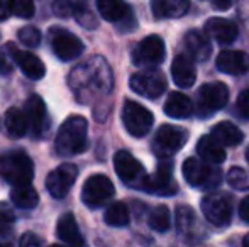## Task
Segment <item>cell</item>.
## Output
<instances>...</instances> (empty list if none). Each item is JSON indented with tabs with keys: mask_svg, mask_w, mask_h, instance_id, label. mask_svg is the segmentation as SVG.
Masks as SVG:
<instances>
[{
	"mask_svg": "<svg viewBox=\"0 0 249 247\" xmlns=\"http://www.w3.org/2000/svg\"><path fill=\"white\" fill-rule=\"evenodd\" d=\"M10 200H12V203L16 205L17 208L33 210V208H36V205L39 203V195L31 186V183H27V185L14 186L12 191H10Z\"/></svg>",
	"mask_w": 249,
	"mask_h": 247,
	"instance_id": "f1b7e54d",
	"label": "cell"
},
{
	"mask_svg": "<svg viewBox=\"0 0 249 247\" xmlns=\"http://www.w3.org/2000/svg\"><path fill=\"white\" fill-rule=\"evenodd\" d=\"M10 3V12L16 14L20 19H31L36 12L33 0H9Z\"/></svg>",
	"mask_w": 249,
	"mask_h": 247,
	"instance_id": "836d02e7",
	"label": "cell"
},
{
	"mask_svg": "<svg viewBox=\"0 0 249 247\" xmlns=\"http://www.w3.org/2000/svg\"><path fill=\"white\" fill-rule=\"evenodd\" d=\"M188 0H151V10L156 19H177L188 12Z\"/></svg>",
	"mask_w": 249,
	"mask_h": 247,
	"instance_id": "603a6c76",
	"label": "cell"
},
{
	"mask_svg": "<svg viewBox=\"0 0 249 247\" xmlns=\"http://www.w3.org/2000/svg\"><path fill=\"white\" fill-rule=\"evenodd\" d=\"M3 122H5V129H7V132H9V135H12V137H22L27 132V129H29L26 114L19 109L7 110Z\"/></svg>",
	"mask_w": 249,
	"mask_h": 247,
	"instance_id": "f546056e",
	"label": "cell"
},
{
	"mask_svg": "<svg viewBox=\"0 0 249 247\" xmlns=\"http://www.w3.org/2000/svg\"><path fill=\"white\" fill-rule=\"evenodd\" d=\"M16 224V215L7 203H0V235H10Z\"/></svg>",
	"mask_w": 249,
	"mask_h": 247,
	"instance_id": "e575fe53",
	"label": "cell"
},
{
	"mask_svg": "<svg viewBox=\"0 0 249 247\" xmlns=\"http://www.w3.org/2000/svg\"><path fill=\"white\" fill-rule=\"evenodd\" d=\"M234 0H212V7L215 10H227L231 9Z\"/></svg>",
	"mask_w": 249,
	"mask_h": 247,
	"instance_id": "b9f144b4",
	"label": "cell"
},
{
	"mask_svg": "<svg viewBox=\"0 0 249 247\" xmlns=\"http://www.w3.org/2000/svg\"><path fill=\"white\" fill-rule=\"evenodd\" d=\"M164 114L171 119H188L194 114V103L185 93L173 92L164 102Z\"/></svg>",
	"mask_w": 249,
	"mask_h": 247,
	"instance_id": "cb8c5ba5",
	"label": "cell"
},
{
	"mask_svg": "<svg viewBox=\"0 0 249 247\" xmlns=\"http://www.w3.org/2000/svg\"><path fill=\"white\" fill-rule=\"evenodd\" d=\"M175 218H177V231L180 235L185 237H192L197 235L195 232L200 231V225L197 220V215L188 205H178L177 212H175Z\"/></svg>",
	"mask_w": 249,
	"mask_h": 247,
	"instance_id": "4316f807",
	"label": "cell"
},
{
	"mask_svg": "<svg viewBox=\"0 0 249 247\" xmlns=\"http://www.w3.org/2000/svg\"><path fill=\"white\" fill-rule=\"evenodd\" d=\"M197 114L200 119H209L229 102V88L222 82L205 83L197 93Z\"/></svg>",
	"mask_w": 249,
	"mask_h": 247,
	"instance_id": "277c9868",
	"label": "cell"
},
{
	"mask_svg": "<svg viewBox=\"0 0 249 247\" xmlns=\"http://www.w3.org/2000/svg\"><path fill=\"white\" fill-rule=\"evenodd\" d=\"M239 217L244 224H249V195L239 203Z\"/></svg>",
	"mask_w": 249,
	"mask_h": 247,
	"instance_id": "ab89813d",
	"label": "cell"
},
{
	"mask_svg": "<svg viewBox=\"0 0 249 247\" xmlns=\"http://www.w3.org/2000/svg\"><path fill=\"white\" fill-rule=\"evenodd\" d=\"M114 168L117 176L122 180V183L132 186V188H139L142 178L146 176L144 166L127 151H119L114 156Z\"/></svg>",
	"mask_w": 249,
	"mask_h": 247,
	"instance_id": "7c38bea8",
	"label": "cell"
},
{
	"mask_svg": "<svg viewBox=\"0 0 249 247\" xmlns=\"http://www.w3.org/2000/svg\"><path fill=\"white\" fill-rule=\"evenodd\" d=\"M10 51H12V60L16 61V65L22 69V73L31 80H41L46 75V68H44L43 61L36 56V54L29 53V51H20L16 49L12 46V43L9 44Z\"/></svg>",
	"mask_w": 249,
	"mask_h": 247,
	"instance_id": "d6986e66",
	"label": "cell"
},
{
	"mask_svg": "<svg viewBox=\"0 0 249 247\" xmlns=\"http://www.w3.org/2000/svg\"><path fill=\"white\" fill-rule=\"evenodd\" d=\"M78 178V168L71 163L58 166L48 175L46 188L53 198H65Z\"/></svg>",
	"mask_w": 249,
	"mask_h": 247,
	"instance_id": "9a60e30c",
	"label": "cell"
},
{
	"mask_svg": "<svg viewBox=\"0 0 249 247\" xmlns=\"http://www.w3.org/2000/svg\"><path fill=\"white\" fill-rule=\"evenodd\" d=\"M246 159H248V163H249V148L246 149Z\"/></svg>",
	"mask_w": 249,
	"mask_h": 247,
	"instance_id": "ee69618b",
	"label": "cell"
},
{
	"mask_svg": "<svg viewBox=\"0 0 249 247\" xmlns=\"http://www.w3.org/2000/svg\"><path fill=\"white\" fill-rule=\"evenodd\" d=\"M115 193L114 183L105 175H93L82 188V201L89 208H99L105 205Z\"/></svg>",
	"mask_w": 249,
	"mask_h": 247,
	"instance_id": "9c48e42d",
	"label": "cell"
},
{
	"mask_svg": "<svg viewBox=\"0 0 249 247\" xmlns=\"http://www.w3.org/2000/svg\"><path fill=\"white\" fill-rule=\"evenodd\" d=\"M243 244H244V246H246V247H249V234L246 235V237H244V239H243Z\"/></svg>",
	"mask_w": 249,
	"mask_h": 247,
	"instance_id": "7bdbcfd3",
	"label": "cell"
},
{
	"mask_svg": "<svg viewBox=\"0 0 249 247\" xmlns=\"http://www.w3.org/2000/svg\"><path fill=\"white\" fill-rule=\"evenodd\" d=\"M236 109H237V114H239L243 119L249 120V88L239 93L237 102H236Z\"/></svg>",
	"mask_w": 249,
	"mask_h": 247,
	"instance_id": "8d00e7d4",
	"label": "cell"
},
{
	"mask_svg": "<svg viewBox=\"0 0 249 247\" xmlns=\"http://www.w3.org/2000/svg\"><path fill=\"white\" fill-rule=\"evenodd\" d=\"M171 76H173V82L177 86L190 88L197 78L194 60L188 54H178L171 63Z\"/></svg>",
	"mask_w": 249,
	"mask_h": 247,
	"instance_id": "ffe728a7",
	"label": "cell"
},
{
	"mask_svg": "<svg viewBox=\"0 0 249 247\" xmlns=\"http://www.w3.org/2000/svg\"><path fill=\"white\" fill-rule=\"evenodd\" d=\"M202 214L215 227H226L232 218V197L226 193H209L202 200Z\"/></svg>",
	"mask_w": 249,
	"mask_h": 247,
	"instance_id": "ba28073f",
	"label": "cell"
},
{
	"mask_svg": "<svg viewBox=\"0 0 249 247\" xmlns=\"http://www.w3.org/2000/svg\"><path fill=\"white\" fill-rule=\"evenodd\" d=\"M56 234H58L59 241L70 246H83V237L80 234L78 224H76L73 214H65L61 215V218L58 220L56 225Z\"/></svg>",
	"mask_w": 249,
	"mask_h": 247,
	"instance_id": "484cf974",
	"label": "cell"
},
{
	"mask_svg": "<svg viewBox=\"0 0 249 247\" xmlns=\"http://www.w3.org/2000/svg\"><path fill=\"white\" fill-rule=\"evenodd\" d=\"M10 71H12V63H10V58H7L5 51L0 49V73L9 75Z\"/></svg>",
	"mask_w": 249,
	"mask_h": 247,
	"instance_id": "f35d334b",
	"label": "cell"
},
{
	"mask_svg": "<svg viewBox=\"0 0 249 247\" xmlns=\"http://www.w3.org/2000/svg\"><path fill=\"white\" fill-rule=\"evenodd\" d=\"M104 220L110 227H125L129 224V220H131L129 208L122 201H115V203L107 207V210L104 214Z\"/></svg>",
	"mask_w": 249,
	"mask_h": 247,
	"instance_id": "4dcf8cb0",
	"label": "cell"
},
{
	"mask_svg": "<svg viewBox=\"0 0 249 247\" xmlns=\"http://www.w3.org/2000/svg\"><path fill=\"white\" fill-rule=\"evenodd\" d=\"M51 48H53V53L61 61L75 60L85 49L83 43L75 34H71L70 31L61 29V27L51 29Z\"/></svg>",
	"mask_w": 249,
	"mask_h": 247,
	"instance_id": "5bb4252c",
	"label": "cell"
},
{
	"mask_svg": "<svg viewBox=\"0 0 249 247\" xmlns=\"http://www.w3.org/2000/svg\"><path fill=\"white\" fill-rule=\"evenodd\" d=\"M129 85L134 93L154 100L163 95V92L166 90V78L160 69H146V71L134 73Z\"/></svg>",
	"mask_w": 249,
	"mask_h": 247,
	"instance_id": "30bf717a",
	"label": "cell"
},
{
	"mask_svg": "<svg viewBox=\"0 0 249 247\" xmlns=\"http://www.w3.org/2000/svg\"><path fill=\"white\" fill-rule=\"evenodd\" d=\"M19 244L22 247H33V246H41L43 241H41L36 234H29V232H27V234H24L22 237H20Z\"/></svg>",
	"mask_w": 249,
	"mask_h": 247,
	"instance_id": "74e56055",
	"label": "cell"
},
{
	"mask_svg": "<svg viewBox=\"0 0 249 247\" xmlns=\"http://www.w3.org/2000/svg\"><path fill=\"white\" fill-rule=\"evenodd\" d=\"M227 183L234 190H239V191L249 190V176L239 166H234V168L229 169V173H227Z\"/></svg>",
	"mask_w": 249,
	"mask_h": 247,
	"instance_id": "d6a6232c",
	"label": "cell"
},
{
	"mask_svg": "<svg viewBox=\"0 0 249 247\" xmlns=\"http://www.w3.org/2000/svg\"><path fill=\"white\" fill-rule=\"evenodd\" d=\"M53 10L59 17H70L73 16L80 26L87 29H95L99 26L97 17L89 9V0H56L53 3Z\"/></svg>",
	"mask_w": 249,
	"mask_h": 247,
	"instance_id": "4fadbf2b",
	"label": "cell"
},
{
	"mask_svg": "<svg viewBox=\"0 0 249 247\" xmlns=\"http://www.w3.org/2000/svg\"><path fill=\"white\" fill-rule=\"evenodd\" d=\"M188 132L178 125L163 124L153 139V151L160 159H168L187 144Z\"/></svg>",
	"mask_w": 249,
	"mask_h": 247,
	"instance_id": "5b68a950",
	"label": "cell"
},
{
	"mask_svg": "<svg viewBox=\"0 0 249 247\" xmlns=\"http://www.w3.org/2000/svg\"><path fill=\"white\" fill-rule=\"evenodd\" d=\"M122 122L125 131L134 137H144L154 124V117L146 107L134 100H125L122 107Z\"/></svg>",
	"mask_w": 249,
	"mask_h": 247,
	"instance_id": "52a82bcc",
	"label": "cell"
},
{
	"mask_svg": "<svg viewBox=\"0 0 249 247\" xmlns=\"http://www.w3.org/2000/svg\"><path fill=\"white\" fill-rule=\"evenodd\" d=\"M215 66L219 71L227 73V75H244L249 69V54L236 49L220 51L215 60Z\"/></svg>",
	"mask_w": 249,
	"mask_h": 247,
	"instance_id": "e0dca14e",
	"label": "cell"
},
{
	"mask_svg": "<svg viewBox=\"0 0 249 247\" xmlns=\"http://www.w3.org/2000/svg\"><path fill=\"white\" fill-rule=\"evenodd\" d=\"M139 190H144L146 193L158 195V197H173V195H177L178 185L173 180V166L170 163H164V159H161V165L156 168V171L142 178Z\"/></svg>",
	"mask_w": 249,
	"mask_h": 247,
	"instance_id": "8992f818",
	"label": "cell"
},
{
	"mask_svg": "<svg viewBox=\"0 0 249 247\" xmlns=\"http://www.w3.org/2000/svg\"><path fill=\"white\" fill-rule=\"evenodd\" d=\"M205 34L219 44H231L237 37V26L229 19L210 17L205 22Z\"/></svg>",
	"mask_w": 249,
	"mask_h": 247,
	"instance_id": "ac0fdd59",
	"label": "cell"
},
{
	"mask_svg": "<svg viewBox=\"0 0 249 247\" xmlns=\"http://www.w3.org/2000/svg\"><path fill=\"white\" fill-rule=\"evenodd\" d=\"M19 41L27 48H36L41 43V33L36 27L29 26V27H22L19 31Z\"/></svg>",
	"mask_w": 249,
	"mask_h": 247,
	"instance_id": "d590c367",
	"label": "cell"
},
{
	"mask_svg": "<svg viewBox=\"0 0 249 247\" xmlns=\"http://www.w3.org/2000/svg\"><path fill=\"white\" fill-rule=\"evenodd\" d=\"M185 180L190 186L202 188V190H212L222 183V171L217 168V165L200 161L197 158L185 159L181 168Z\"/></svg>",
	"mask_w": 249,
	"mask_h": 247,
	"instance_id": "3957f363",
	"label": "cell"
},
{
	"mask_svg": "<svg viewBox=\"0 0 249 247\" xmlns=\"http://www.w3.org/2000/svg\"><path fill=\"white\" fill-rule=\"evenodd\" d=\"M97 9L107 22L122 24L132 19V10L124 0H97Z\"/></svg>",
	"mask_w": 249,
	"mask_h": 247,
	"instance_id": "7402d4cb",
	"label": "cell"
},
{
	"mask_svg": "<svg viewBox=\"0 0 249 247\" xmlns=\"http://www.w3.org/2000/svg\"><path fill=\"white\" fill-rule=\"evenodd\" d=\"M26 119H27V125L31 127L34 135H41L48 131L50 127V117H48V110L46 105H44L43 99L37 95H33L29 100L26 102Z\"/></svg>",
	"mask_w": 249,
	"mask_h": 247,
	"instance_id": "2e32d148",
	"label": "cell"
},
{
	"mask_svg": "<svg viewBox=\"0 0 249 247\" xmlns=\"http://www.w3.org/2000/svg\"><path fill=\"white\" fill-rule=\"evenodd\" d=\"M212 135L219 144H222L224 148H232L243 142L244 134L239 131V127H236L232 122H219L215 127L212 129Z\"/></svg>",
	"mask_w": 249,
	"mask_h": 247,
	"instance_id": "83f0119b",
	"label": "cell"
},
{
	"mask_svg": "<svg viewBox=\"0 0 249 247\" xmlns=\"http://www.w3.org/2000/svg\"><path fill=\"white\" fill-rule=\"evenodd\" d=\"M197 152L203 161L210 163V165H222L226 161V149L212 135H203L198 139Z\"/></svg>",
	"mask_w": 249,
	"mask_h": 247,
	"instance_id": "d4e9b609",
	"label": "cell"
},
{
	"mask_svg": "<svg viewBox=\"0 0 249 247\" xmlns=\"http://www.w3.org/2000/svg\"><path fill=\"white\" fill-rule=\"evenodd\" d=\"M0 175L12 186L27 185L34 178L33 159L22 151H10L0 156Z\"/></svg>",
	"mask_w": 249,
	"mask_h": 247,
	"instance_id": "7a4b0ae2",
	"label": "cell"
},
{
	"mask_svg": "<svg viewBox=\"0 0 249 247\" xmlns=\"http://www.w3.org/2000/svg\"><path fill=\"white\" fill-rule=\"evenodd\" d=\"M166 48L160 36L151 34L132 49V63L136 66H156L164 61Z\"/></svg>",
	"mask_w": 249,
	"mask_h": 247,
	"instance_id": "8fae6325",
	"label": "cell"
},
{
	"mask_svg": "<svg viewBox=\"0 0 249 247\" xmlns=\"http://www.w3.org/2000/svg\"><path fill=\"white\" fill-rule=\"evenodd\" d=\"M10 3H9V0H0V22L2 20H7L9 19V16H10Z\"/></svg>",
	"mask_w": 249,
	"mask_h": 247,
	"instance_id": "60d3db41",
	"label": "cell"
},
{
	"mask_svg": "<svg viewBox=\"0 0 249 247\" xmlns=\"http://www.w3.org/2000/svg\"><path fill=\"white\" fill-rule=\"evenodd\" d=\"M187 54L194 61H207L212 54V44L209 41V36L200 31H188L183 37Z\"/></svg>",
	"mask_w": 249,
	"mask_h": 247,
	"instance_id": "44dd1931",
	"label": "cell"
},
{
	"mask_svg": "<svg viewBox=\"0 0 249 247\" xmlns=\"http://www.w3.org/2000/svg\"><path fill=\"white\" fill-rule=\"evenodd\" d=\"M89 148V124L82 115H71L66 119L56 134L54 149L59 156L70 158Z\"/></svg>",
	"mask_w": 249,
	"mask_h": 247,
	"instance_id": "6da1fadb",
	"label": "cell"
},
{
	"mask_svg": "<svg viewBox=\"0 0 249 247\" xmlns=\"http://www.w3.org/2000/svg\"><path fill=\"white\" fill-rule=\"evenodd\" d=\"M148 225L154 232H166L171 227V214L166 205H156L148 215Z\"/></svg>",
	"mask_w": 249,
	"mask_h": 247,
	"instance_id": "1f68e13d",
	"label": "cell"
}]
</instances>
